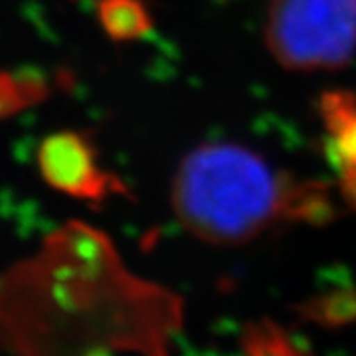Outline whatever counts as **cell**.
Returning a JSON list of instances; mask_svg holds the SVG:
<instances>
[{
    "mask_svg": "<svg viewBox=\"0 0 356 356\" xmlns=\"http://www.w3.org/2000/svg\"><path fill=\"white\" fill-rule=\"evenodd\" d=\"M182 323L177 291L133 273L107 234L77 220L0 283V339L16 355H166Z\"/></svg>",
    "mask_w": 356,
    "mask_h": 356,
    "instance_id": "1",
    "label": "cell"
},
{
    "mask_svg": "<svg viewBox=\"0 0 356 356\" xmlns=\"http://www.w3.org/2000/svg\"><path fill=\"white\" fill-rule=\"evenodd\" d=\"M170 200L178 224L210 245H242L280 224L325 226L337 214L327 184L228 140L204 143L180 161Z\"/></svg>",
    "mask_w": 356,
    "mask_h": 356,
    "instance_id": "2",
    "label": "cell"
},
{
    "mask_svg": "<svg viewBox=\"0 0 356 356\" xmlns=\"http://www.w3.org/2000/svg\"><path fill=\"white\" fill-rule=\"evenodd\" d=\"M266 44L289 72H332L356 54V0H269Z\"/></svg>",
    "mask_w": 356,
    "mask_h": 356,
    "instance_id": "3",
    "label": "cell"
},
{
    "mask_svg": "<svg viewBox=\"0 0 356 356\" xmlns=\"http://www.w3.org/2000/svg\"><path fill=\"white\" fill-rule=\"evenodd\" d=\"M38 168L51 188L83 202L99 204L111 194L129 192L121 178L99 165L88 137L76 131H60L42 140Z\"/></svg>",
    "mask_w": 356,
    "mask_h": 356,
    "instance_id": "4",
    "label": "cell"
},
{
    "mask_svg": "<svg viewBox=\"0 0 356 356\" xmlns=\"http://www.w3.org/2000/svg\"><path fill=\"white\" fill-rule=\"evenodd\" d=\"M318 113L329 137L341 196L356 210V93L343 89L323 93Z\"/></svg>",
    "mask_w": 356,
    "mask_h": 356,
    "instance_id": "5",
    "label": "cell"
},
{
    "mask_svg": "<svg viewBox=\"0 0 356 356\" xmlns=\"http://www.w3.org/2000/svg\"><path fill=\"white\" fill-rule=\"evenodd\" d=\"M97 18L115 42L140 40L153 30V18L143 0H97Z\"/></svg>",
    "mask_w": 356,
    "mask_h": 356,
    "instance_id": "6",
    "label": "cell"
},
{
    "mask_svg": "<svg viewBox=\"0 0 356 356\" xmlns=\"http://www.w3.org/2000/svg\"><path fill=\"white\" fill-rule=\"evenodd\" d=\"M299 315L325 329H341L356 323V289H332L318 293L299 307Z\"/></svg>",
    "mask_w": 356,
    "mask_h": 356,
    "instance_id": "7",
    "label": "cell"
},
{
    "mask_svg": "<svg viewBox=\"0 0 356 356\" xmlns=\"http://www.w3.org/2000/svg\"><path fill=\"white\" fill-rule=\"evenodd\" d=\"M48 97V81L36 72H4L2 74V117H10L28 109L30 105Z\"/></svg>",
    "mask_w": 356,
    "mask_h": 356,
    "instance_id": "8",
    "label": "cell"
},
{
    "mask_svg": "<svg viewBox=\"0 0 356 356\" xmlns=\"http://www.w3.org/2000/svg\"><path fill=\"white\" fill-rule=\"evenodd\" d=\"M242 348L252 355H295L299 348L293 344V339L271 321L250 323L242 332Z\"/></svg>",
    "mask_w": 356,
    "mask_h": 356,
    "instance_id": "9",
    "label": "cell"
}]
</instances>
